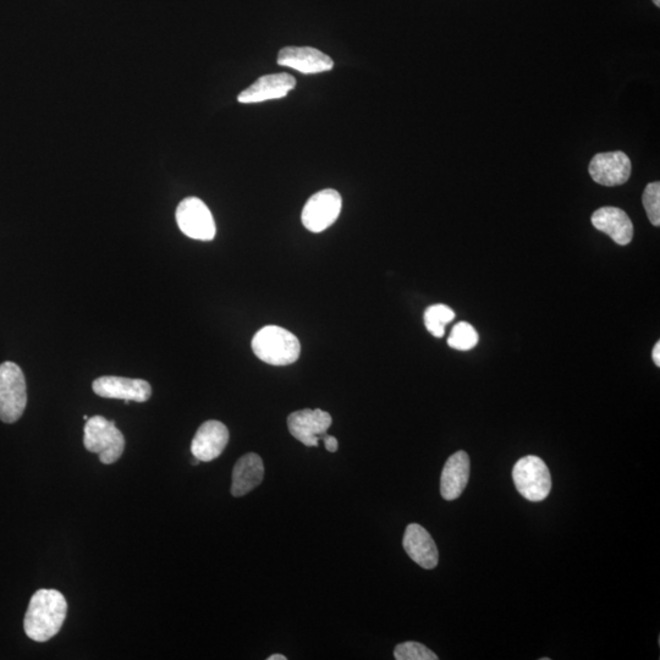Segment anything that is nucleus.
Wrapping results in <instances>:
<instances>
[{"mask_svg":"<svg viewBox=\"0 0 660 660\" xmlns=\"http://www.w3.org/2000/svg\"><path fill=\"white\" fill-rule=\"evenodd\" d=\"M68 612V603L57 590H40L33 594L27 609L24 629L36 642H47L58 634Z\"/></svg>","mask_w":660,"mask_h":660,"instance_id":"nucleus-1","label":"nucleus"},{"mask_svg":"<svg viewBox=\"0 0 660 660\" xmlns=\"http://www.w3.org/2000/svg\"><path fill=\"white\" fill-rule=\"evenodd\" d=\"M252 350L258 359L272 366H288L299 360L301 345L293 333L282 327L268 326L252 339Z\"/></svg>","mask_w":660,"mask_h":660,"instance_id":"nucleus-2","label":"nucleus"},{"mask_svg":"<svg viewBox=\"0 0 660 660\" xmlns=\"http://www.w3.org/2000/svg\"><path fill=\"white\" fill-rule=\"evenodd\" d=\"M84 444L90 453L98 454L102 464L110 465L123 455L125 438L114 421L95 416L86 421Z\"/></svg>","mask_w":660,"mask_h":660,"instance_id":"nucleus-3","label":"nucleus"},{"mask_svg":"<svg viewBox=\"0 0 660 660\" xmlns=\"http://www.w3.org/2000/svg\"><path fill=\"white\" fill-rule=\"evenodd\" d=\"M27 405L26 381L21 368L14 362L0 365V420L19 421Z\"/></svg>","mask_w":660,"mask_h":660,"instance_id":"nucleus-4","label":"nucleus"},{"mask_svg":"<svg viewBox=\"0 0 660 660\" xmlns=\"http://www.w3.org/2000/svg\"><path fill=\"white\" fill-rule=\"evenodd\" d=\"M513 478L517 491L530 502H542L552 489V476L546 462L528 455L516 462Z\"/></svg>","mask_w":660,"mask_h":660,"instance_id":"nucleus-5","label":"nucleus"},{"mask_svg":"<svg viewBox=\"0 0 660 660\" xmlns=\"http://www.w3.org/2000/svg\"><path fill=\"white\" fill-rule=\"evenodd\" d=\"M176 223L186 236L194 240L211 241L217 228L206 203L197 197H187L176 208Z\"/></svg>","mask_w":660,"mask_h":660,"instance_id":"nucleus-6","label":"nucleus"},{"mask_svg":"<svg viewBox=\"0 0 660 660\" xmlns=\"http://www.w3.org/2000/svg\"><path fill=\"white\" fill-rule=\"evenodd\" d=\"M343 200L338 191L326 189L308 198L301 214L302 224L311 233H322L340 216Z\"/></svg>","mask_w":660,"mask_h":660,"instance_id":"nucleus-7","label":"nucleus"},{"mask_svg":"<svg viewBox=\"0 0 660 660\" xmlns=\"http://www.w3.org/2000/svg\"><path fill=\"white\" fill-rule=\"evenodd\" d=\"M332 416L321 409L295 411L288 417L291 436L308 448L318 447L319 440L332 426Z\"/></svg>","mask_w":660,"mask_h":660,"instance_id":"nucleus-8","label":"nucleus"},{"mask_svg":"<svg viewBox=\"0 0 660 660\" xmlns=\"http://www.w3.org/2000/svg\"><path fill=\"white\" fill-rule=\"evenodd\" d=\"M93 392L106 399L146 403L151 398L150 383L143 379L106 376L97 378L92 384Z\"/></svg>","mask_w":660,"mask_h":660,"instance_id":"nucleus-9","label":"nucleus"},{"mask_svg":"<svg viewBox=\"0 0 660 660\" xmlns=\"http://www.w3.org/2000/svg\"><path fill=\"white\" fill-rule=\"evenodd\" d=\"M632 164L624 152L599 153L590 164V174L597 184L619 186L630 179Z\"/></svg>","mask_w":660,"mask_h":660,"instance_id":"nucleus-10","label":"nucleus"},{"mask_svg":"<svg viewBox=\"0 0 660 660\" xmlns=\"http://www.w3.org/2000/svg\"><path fill=\"white\" fill-rule=\"evenodd\" d=\"M229 442V431L224 423L207 421L198 428L191 443V453L194 458L209 462L216 460L223 454Z\"/></svg>","mask_w":660,"mask_h":660,"instance_id":"nucleus-11","label":"nucleus"},{"mask_svg":"<svg viewBox=\"0 0 660 660\" xmlns=\"http://www.w3.org/2000/svg\"><path fill=\"white\" fill-rule=\"evenodd\" d=\"M277 62L305 75L326 73L334 68L332 58L312 47H285L279 52Z\"/></svg>","mask_w":660,"mask_h":660,"instance_id":"nucleus-12","label":"nucleus"},{"mask_svg":"<svg viewBox=\"0 0 660 660\" xmlns=\"http://www.w3.org/2000/svg\"><path fill=\"white\" fill-rule=\"evenodd\" d=\"M295 87L296 79L293 75L286 73L264 75L242 91L238 101L244 104L272 101L288 96Z\"/></svg>","mask_w":660,"mask_h":660,"instance_id":"nucleus-13","label":"nucleus"},{"mask_svg":"<svg viewBox=\"0 0 660 660\" xmlns=\"http://www.w3.org/2000/svg\"><path fill=\"white\" fill-rule=\"evenodd\" d=\"M403 546L407 555L421 568L432 570L438 565L439 552L437 544L426 528L417 524L407 526Z\"/></svg>","mask_w":660,"mask_h":660,"instance_id":"nucleus-14","label":"nucleus"},{"mask_svg":"<svg viewBox=\"0 0 660 660\" xmlns=\"http://www.w3.org/2000/svg\"><path fill=\"white\" fill-rule=\"evenodd\" d=\"M593 227L607 234L620 246L629 245L634 238V224L623 211L616 207H602L592 216Z\"/></svg>","mask_w":660,"mask_h":660,"instance_id":"nucleus-15","label":"nucleus"},{"mask_svg":"<svg viewBox=\"0 0 660 660\" xmlns=\"http://www.w3.org/2000/svg\"><path fill=\"white\" fill-rule=\"evenodd\" d=\"M470 458L465 451L451 455L440 477V494L445 500H455L464 493L470 480Z\"/></svg>","mask_w":660,"mask_h":660,"instance_id":"nucleus-16","label":"nucleus"},{"mask_svg":"<svg viewBox=\"0 0 660 660\" xmlns=\"http://www.w3.org/2000/svg\"><path fill=\"white\" fill-rule=\"evenodd\" d=\"M264 477V465L260 455L250 453L236 462L233 470L231 494L242 497L260 486Z\"/></svg>","mask_w":660,"mask_h":660,"instance_id":"nucleus-17","label":"nucleus"},{"mask_svg":"<svg viewBox=\"0 0 660 660\" xmlns=\"http://www.w3.org/2000/svg\"><path fill=\"white\" fill-rule=\"evenodd\" d=\"M455 318V313L447 305H433L425 312V326L429 333L436 338H443L445 326Z\"/></svg>","mask_w":660,"mask_h":660,"instance_id":"nucleus-18","label":"nucleus"},{"mask_svg":"<svg viewBox=\"0 0 660 660\" xmlns=\"http://www.w3.org/2000/svg\"><path fill=\"white\" fill-rule=\"evenodd\" d=\"M478 333L470 323L460 322L451 330L448 339L450 348L460 351H469L478 344Z\"/></svg>","mask_w":660,"mask_h":660,"instance_id":"nucleus-19","label":"nucleus"},{"mask_svg":"<svg viewBox=\"0 0 660 660\" xmlns=\"http://www.w3.org/2000/svg\"><path fill=\"white\" fill-rule=\"evenodd\" d=\"M396 660H437L438 656L431 649L418 642H405L396 646L394 651Z\"/></svg>","mask_w":660,"mask_h":660,"instance_id":"nucleus-20","label":"nucleus"},{"mask_svg":"<svg viewBox=\"0 0 660 660\" xmlns=\"http://www.w3.org/2000/svg\"><path fill=\"white\" fill-rule=\"evenodd\" d=\"M643 207L646 209V213L654 227H659L660 225V184L658 181L656 183L648 184L645 192H643Z\"/></svg>","mask_w":660,"mask_h":660,"instance_id":"nucleus-21","label":"nucleus"},{"mask_svg":"<svg viewBox=\"0 0 660 660\" xmlns=\"http://www.w3.org/2000/svg\"><path fill=\"white\" fill-rule=\"evenodd\" d=\"M321 439L323 440L324 445H326V449L329 451V453H335V451L338 450L339 442L337 438L333 436H327L326 433Z\"/></svg>","mask_w":660,"mask_h":660,"instance_id":"nucleus-22","label":"nucleus"},{"mask_svg":"<svg viewBox=\"0 0 660 660\" xmlns=\"http://www.w3.org/2000/svg\"><path fill=\"white\" fill-rule=\"evenodd\" d=\"M653 362L656 363L657 367H660V341L654 345L652 351Z\"/></svg>","mask_w":660,"mask_h":660,"instance_id":"nucleus-23","label":"nucleus"},{"mask_svg":"<svg viewBox=\"0 0 660 660\" xmlns=\"http://www.w3.org/2000/svg\"><path fill=\"white\" fill-rule=\"evenodd\" d=\"M268 660H286V657L283 654H273V656L268 657Z\"/></svg>","mask_w":660,"mask_h":660,"instance_id":"nucleus-24","label":"nucleus"},{"mask_svg":"<svg viewBox=\"0 0 660 660\" xmlns=\"http://www.w3.org/2000/svg\"><path fill=\"white\" fill-rule=\"evenodd\" d=\"M653 3L657 5V7H660V0H653Z\"/></svg>","mask_w":660,"mask_h":660,"instance_id":"nucleus-25","label":"nucleus"}]
</instances>
